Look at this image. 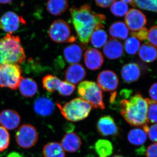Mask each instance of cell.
<instances>
[{"mask_svg": "<svg viewBox=\"0 0 157 157\" xmlns=\"http://www.w3.org/2000/svg\"><path fill=\"white\" fill-rule=\"evenodd\" d=\"M95 1L99 7L106 9L110 7L116 0H95Z\"/></svg>", "mask_w": 157, "mask_h": 157, "instance_id": "cell-40", "label": "cell"}, {"mask_svg": "<svg viewBox=\"0 0 157 157\" xmlns=\"http://www.w3.org/2000/svg\"><path fill=\"white\" fill-rule=\"evenodd\" d=\"M107 34L104 29H97L94 31L90 37V41L94 47L101 48L107 42Z\"/></svg>", "mask_w": 157, "mask_h": 157, "instance_id": "cell-28", "label": "cell"}, {"mask_svg": "<svg viewBox=\"0 0 157 157\" xmlns=\"http://www.w3.org/2000/svg\"><path fill=\"white\" fill-rule=\"evenodd\" d=\"M95 149L99 157H108L113 153V146L109 140L100 139L95 144Z\"/></svg>", "mask_w": 157, "mask_h": 157, "instance_id": "cell-27", "label": "cell"}, {"mask_svg": "<svg viewBox=\"0 0 157 157\" xmlns=\"http://www.w3.org/2000/svg\"><path fill=\"white\" fill-rule=\"evenodd\" d=\"M97 128L98 132L103 136H115L119 134L117 125L110 116H104L100 118Z\"/></svg>", "mask_w": 157, "mask_h": 157, "instance_id": "cell-12", "label": "cell"}, {"mask_svg": "<svg viewBox=\"0 0 157 157\" xmlns=\"http://www.w3.org/2000/svg\"><path fill=\"white\" fill-rule=\"evenodd\" d=\"M98 85L104 91L111 93L116 91L119 85L117 75L113 71L104 70L99 74L97 79Z\"/></svg>", "mask_w": 157, "mask_h": 157, "instance_id": "cell-10", "label": "cell"}, {"mask_svg": "<svg viewBox=\"0 0 157 157\" xmlns=\"http://www.w3.org/2000/svg\"><path fill=\"white\" fill-rule=\"evenodd\" d=\"M149 94L152 100L157 102V82L153 84L149 90Z\"/></svg>", "mask_w": 157, "mask_h": 157, "instance_id": "cell-41", "label": "cell"}, {"mask_svg": "<svg viewBox=\"0 0 157 157\" xmlns=\"http://www.w3.org/2000/svg\"><path fill=\"white\" fill-rule=\"evenodd\" d=\"M104 59L102 53L95 48H90L84 54L86 66L90 70H96L101 67Z\"/></svg>", "mask_w": 157, "mask_h": 157, "instance_id": "cell-14", "label": "cell"}, {"mask_svg": "<svg viewBox=\"0 0 157 157\" xmlns=\"http://www.w3.org/2000/svg\"><path fill=\"white\" fill-rule=\"evenodd\" d=\"M109 33L112 39L124 40L128 36L129 30L124 23L116 21L109 27Z\"/></svg>", "mask_w": 157, "mask_h": 157, "instance_id": "cell-22", "label": "cell"}, {"mask_svg": "<svg viewBox=\"0 0 157 157\" xmlns=\"http://www.w3.org/2000/svg\"><path fill=\"white\" fill-rule=\"evenodd\" d=\"M144 131L152 141L157 143V124H154L150 127L148 126Z\"/></svg>", "mask_w": 157, "mask_h": 157, "instance_id": "cell-36", "label": "cell"}, {"mask_svg": "<svg viewBox=\"0 0 157 157\" xmlns=\"http://www.w3.org/2000/svg\"><path fill=\"white\" fill-rule=\"evenodd\" d=\"M81 138L74 132H69L64 136L61 145L64 150L68 152L73 153L78 151L81 147Z\"/></svg>", "mask_w": 157, "mask_h": 157, "instance_id": "cell-17", "label": "cell"}, {"mask_svg": "<svg viewBox=\"0 0 157 157\" xmlns=\"http://www.w3.org/2000/svg\"><path fill=\"white\" fill-rule=\"evenodd\" d=\"M68 6V0H48L47 3V10L55 16H59L64 13Z\"/></svg>", "mask_w": 157, "mask_h": 157, "instance_id": "cell-23", "label": "cell"}, {"mask_svg": "<svg viewBox=\"0 0 157 157\" xmlns=\"http://www.w3.org/2000/svg\"><path fill=\"white\" fill-rule=\"evenodd\" d=\"M19 65L7 63L0 66V87L17 90L23 78Z\"/></svg>", "mask_w": 157, "mask_h": 157, "instance_id": "cell-6", "label": "cell"}, {"mask_svg": "<svg viewBox=\"0 0 157 157\" xmlns=\"http://www.w3.org/2000/svg\"><path fill=\"white\" fill-rule=\"evenodd\" d=\"M25 23V20L22 17L13 11H9L0 18V29L11 34L17 31L21 25Z\"/></svg>", "mask_w": 157, "mask_h": 157, "instance_id": "cell-9", "label": "cell"}, {"mask_svg": "<svg viewBox=\"0 0 157 157\" xmlns=\"http://www.w3.org/2000/svg\"><path fill=\"white\" fill-rule=\"evenodd\" d=\"M15 139L17 145L23 148H29L36 144L39 135L36 128L29 124L22 125L17 131Z\"/></svg>", "mask_w": 157, "mask_h": 157, "instance_id": "cell-8", "label": "cell"}, {"mask_svg": "<svg viewBox=\"0 0 157 157\" xmlns=\"http://www.w3.org/2000/svg\"><path fill=\"white\" fill-rule=\"evenodd\" d=\"M86 74V71L82 65L74 64L69 66L65 71V79L70 83L76 84L82 81Z\"/></svg>", "mask_w": 157, "mask_h": 157, "instance_id": "cell-15", "label": "cell"}, {"mask_svg": "<svg viewBox=\"0 0 157 157\" xmlns=\"http://www.w3.org/2000/svg\"><path fill=\"white\" fill-rule=\"evenodd\" d=\"M10 135L7 129L0 126V151L5 150L10 144Z\"/></svg>", "mask_w": 157, "mask_h": 157, "instance_id": "cell-35", "label": "cell"}, {"mask_svg": "<svg viewBox=\"0 0 157 157\" xmlns=\"http://www.w3.org/2000/svg\"><path fill=\"white\" fill-rule=\"evenodd\" d=\"M64 57L67 63L74 64L80 61L82 58V51L80 46L72 44L67 46L63 51Z\"/></svg>", "mask_w": 157, "mask_h": 157, "instance_id": "cell-20", "label": "cell"}, {"mask_svg": "<svg viewBox=\"0 0 157 157\" xmlns=\"http://www.w3.org/2000/svg\"><path fill=\"white\" fill-rule=\"evenodd\" d=\"M18 88L21 95L25 98L33 97L36 94L38 90L36 82L30 78H23Z\"/></svg>", "mask_w": 157, "mask_h": 157, "instance_id": "cell-21", "label": "cell"}, {"mask_svg": "<svg viewBox=\"0 0 157 157\" xmlns=\"http://www.w3.org/2000/svg\"><path fill=\"white\" fill-rule=\"evenodd\" d=\"M56 105L63 116L71 122L78 121L86 118L93 108L89 103L80 98H75L63 106L59 103H57Z\"/></svg>", "mask_w": 157, "mask_h": 157, "instance_id": "cell-4", "label": "cell"}, {"mask_svg": "<svg viewBox=\"0 0 157 157\" xmlns=\"http://www.w3.org/2000/svg\"><path fill=\"white\" fill-rule=\"evenodd\" d=\"M147 38L152 45L157 47V26L153 27L149 30Z\"/></svg>", "mask_w": 157, "mask_h": 157, "instance_id": "cell-37", "label": "cell"}, {"mask_svg": "<svg viewBox=\"0 0 157 157\" xmlns=\"http://www.w3.org/2000/svg\"><path fill=\"white\" fill-rule=\"evenodd\" d=\"M139 56L144 61L151 63L157 59V49L151 44L144 43L139 49Z\"/></svg>", "mask_w": 157, "mask_h": 157, "instance_id": "cell-24", "label": "cell"}, {"mask_svg": "<svg viewBox=\"0 0 157 157\" xmlns=\"http://www.w3.org/2000/svg\"><path fill=\"white\" fill-rule=\"evenodd\" d=\"M127 26L132 32H136L144 28L147 23L146 16L142 11L137 9H130L124 18Z\"/></svg>", "mask_w": 157, "mask_h": 157, "instance_id": "cell-11", "label": "cell"}, {"mask_svg": "<svg viewBox=\"0 0 157 157\" xmlns=\"http://www.w3.org/2000/svg\"><path fill=\"white\" fill-rule=\"evenodd\" d=\"M146 155L147 157H157V143L152 144L147 147Z\"/></svg>", "mask_w": 157, "mask_h": 157, "instance_id": "cell-39", "label": "cell"}, {"mask_svg": "<svg viewBox=\"0 0 157 157\" xmlns=\"http://www.w3.org/2000/svg\"><path fill=\"white\" fill-rule=\"evenodd\" d=\"M20 122L19 114L13 109H5L0 113V124L7 130L16 129L19 126Z\"/></svg>", "mask_w": 157, "mask_h": 157, "instance_id": "cell-13", "label": "cell"}, {"mask_svg": "<svg viewBox=\"0 0 157 157\" xmlns=\"http://www.w3.org/2000/svg\"><path fill=\"white\" fill-rule=\"evenodd\" d=\"M48 36L56 43H73L76 38L71 33L67 23L63 19H57L52 24L48 30Z\"/></svg>", "mask_w": 157, "mask_h": 157, "instance_id": "cell-7", "label": "cell"}, {"mask_svg": "<svg viewBox=\"0 0 157 157\" xmlns=\"http://www.w3.org/2000/svg\"><path fill=\"white\" fill-rule=\"evenodd\" d=\"M70 12L77 37L83 45L89 43L94 31L104 28L106 16L94 12L89 4H84L79 8L72 6Z\"/></svg>", "mask_w": 157, "mask_h": 157, "instance_id": "cell-1", "label": "cell"}, {"mask_svg": "<svg viewBox=\"0 0 157 157\" xmlns=\"http://www.w3.org/2000/svg\"><path fill=\"white\" fill-rule=\"evenodd\" d=\"M76 89L74 85L67 81H61L57 91L59 94L63 96L71 95Z\"/></svg>", "mask_w": 157, "mask_h": 157, "instance_id": "cell-34", "label": "cell"}, {"mask_svg": "<svg viewBox=\"0 0 157 157\" xmlns=\"http://www.w3.org/2000/svg\"><path fill=\"white\" fill-rule=\"evenodd\" d=\"M44 157H65L64 150L58 142H50L45 144L43 148Z\"/></svg>", "mask_w": 157, "mask_h": 157, "instance_id": "cell-25", "label": "cell"}, {"mask_svg": "<svg viewBox=\"0 0 157 157\" xmlns=\"http://www.w3.org/2000/svg\"><path fill=\"white\" fill-rule=\"evenodd\" d=\"M61 80L56 76L52 75H48L42 78L43 87L50 93H53L57 91Z\"/></svg>", "mask_w": 157, "mask_h": 157, "instance_id": "cell-29", "label": "cell"}, {"mask_svg": "<svg viewBox=\"0 0 157 157\" xmlns=\"http://www.w3.org/2000/svg\"><path fill=\"white\" fill-rule=\"evenodd\" d=\"M25 60V52L19 36L7 34L0 38V66L7 63L19 65Z\"/></svg>", "mask_w": 157, "mask_h": 157, "instance_id": "cell-3", "label": "cell"}, {"mask_svg": "<svg viewBox=\"0 0 157 157\" xmlns=\"http://www.w3.org/2000/svg\"><path fill=\"white\" fill-rule=\"evenodd\" d=\"M131 5L134 7L157 13V0H134Z\"/></svg>", "mask_w": 157, "mask_h": 157, "instance_id": "cell-30", "label": "cell"}, {"mask_svg": "<svg viewBox=\"0 0 157 157\" xmlns=\"http://www.w3.org/2000/svg\"><path fill=\"white\" fill-rule=\"evenodd\" d=\"M140 47V41L135 37H130L125 42V50L127 53L131 55L136 54L139 51Z\"/></svg>", "mask_w": 157, "mask_h": 157, "instance_id": "cell-32", "label": "cell"}, {"mask_svg": "<svg viewBox=\"0 0 157 157\" xmlns=\"http://www.w3.org/2000/svg\"><path fill=\"white\" fill-rule=\"evenodd\" d=\"M103 52L106 57L109 59H117L123 55V45L118 40L110 39L104 45Z\"/></svg>", "mask_w": 157, "mask_h": 157, "instance_id": "cell-16", "label": "cell"}, {"mask_svg": "<svg viewBox=\"0 0 157 157\" xmlns=\"http://www.w3.org/2000/svg\"><path fill=\"white\" fill-rule=\"evenodd\" d=\"M77 92L80 98L87 101L96 109L105 108L102 90L96 82L84 81L78 85Z\"/></svg>", "mask_w": 157, "mask_h": 157, "instance_id": "cell-5", "label": "cell"}, {"mask_svg": "<svg viewBox=\"0 0 157 157\" xmlns=\"http://www.w3.org/2000/svg\"><path fill=\"white\" fill-rule=\"evenodd\" d=\"M33 107L37 114L43 117L51 115L55 109L53 102L46 97L38 98L34 103Z\"/></svg>", "mask_w": 157, "mask_h": 157, "instance_id": "cell-18", "label": "cell"}, {"mask_svg": "<svg viewBox=\"0 0 157 157\" xmlns=\"http://www.w3.org/2000/svg\"><path fill=\"white\" fill-rule=\"evenodd\" d=\"M147 117L149 122L157 124V102L147 98Z\"/></svg>", "mask_w": 157, "mask_h": 157, "instance_id": "cell-33", "label": "cell"}, {"mask_svg": "<svg viewBox=\"0 0 157 157\" xmlns=\"http://www.w3.org/2000/svg\"><path fill=\"white\" fill-rule=\"evenodd\" d=\"M13 0H0V3L2 4H8L11 2Z\"/></svg>", "mask_w": 157, "mask_h": 157, "instance_id": "cell-43", "label": "cell"}, {"mask_svg": "<svg viewBox=\"0 0 157 157\" xmlns=\"http://www.w3.org/2000/svg\"><path fill=\"white\" fill-rule=\"evenodd\" d=\"M120 108L121 115L131 126L143 128L147 125V98L144 99L140 94H136L129 99L122 100Z\"/></svg>", "mask_w": 157, "mask_h": 157, "instance_id": "cell-2", "label": "cell"}, {"mask_svg": "<svg viewBox=\"0 0 157 157\" xmlns=\"http://www.w3.org/2000/svg\"><path fill=\"white\" fill-rule=\"evenodd\" d=\"M122 78L124 81L128 83L137 81L140 78V68L137 64L130 63L124 65L121 71Z\"/></svg>", "mask_w": 157, "mask_h": 157, "instance_id": "cell-19", "label": "cell"}, {"mask_svg": "<svg viewBox=\"0 0 157 157\" xmlns=\"http://www.w3.org/2000/svg\"><path fill=\"white\" fill-rule=\"evenodd\" d=\"M6 157H22L21 156V155L18 153L16 152H12L10 153L9 155H7Z\"/></svg>", "mask_w": 157, "mask_h": 157, "instance_id": "cell-42", "label": "cell"}, {"mask_svg": "<svg viewBox=\"0 0 157 157\" xmlns=\"http://www.w3.org/2000/svg\"><path fill=\"white\" fill-rule=\"evenodd\" d=\"M111 157H124L123 156H122L121 155H115Z\"/></svg>", "mask_w": 157, "mask_h": 157, "instance_id": "cell-45", "label": "cell"}, {"mask_svg": "<svg viewBox=\"0 0 157 157\" xmlns=\"http://www.w3.org/2000/svg\"><path fill=\"white\" fill-rule=\"evenodd\" d=\"M121 2L125 3H130V4L133 2L134 0H121Z\"/></svg>", "mask_w": 157, "mask_h": 157, "instance_id": "cell-44", "label": "cell"}, {"mask_svg": "<svg viewBox=\"0 0 157 157\" xmlns=\"http://www.w3.org/2000/svg\"><path fill=\"white\" fill-rule=\"evenodd\" d=\"M148 31L145 28H143L139 30L138 32H132L131 33L132 37H135L139 40L143 41L146 40L148 36Z\"/></svg>", "mask_w": 157, "mask_h": 157, "instance_id": "cell-38", "label": "cell"}, {"mask_svg": "<svg viewBox=\"0 0 157 157\" xmlns=\"http://www.w3.org/2000/svg\"><path fill=\"white\" fill-rule=\"evenodd\" d=\"M147 134L143 129L140 128L132 129L129 132L128 139L129 142L136 146H140L145 143Z\"/></svg>", "mask_w": 157, "mask_h": 157, "instance_id": "cell-26", "label": "cell"}, {"mask_svg": "<svg viewBox=\"0 0 157 157\" xmlns=\"http://www.w3.org/2000/svg\"><path fill=\"white\" fill-rule=\"evenodd\" d=\"M110 11L114 16L117 17H122L125 15L128 11V7L124 2L117 1L111 5Z\"/></svg>", "mask_w": 157, "mask_h": 157, "instance_id": "cell-31", "label": "cell"}]
</instances>
